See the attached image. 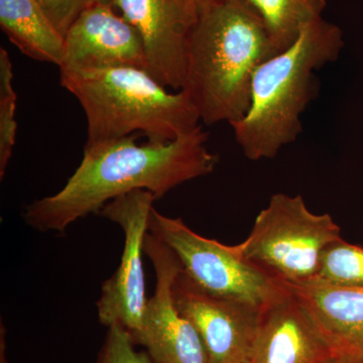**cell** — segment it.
Returning a JSON list of instances; mask_svg holds the SVG:
<instances>
[{
	"mask_svg": "<svg viewBox=\"0 0 363 363\" xmlns=\"http://www.w3.org/2000/svg\"><path fill=\"white\" fill-rule=\"evenodd\" d=\"M136 135L84 145L82 161L63 189L26 206V223L40 233H64L119 196L147 190L159 199L186 182L209 175L218 162L201 125L167 143L138 145Z\"/></svg>",
	"mask_w": 363,
	"mask_h": 363,
	"instance_id": "cell-1",
	"label": "cell"
},
{
	"mask_svg": "<svg viewBox=\"0 0 363 363\" xmlns=\"http://www.w3.org/2000/svg\"><path fill=\"white\" fill-rule=\"evenodd\" d=\"M278 54L245 0H216L197 11L191 26L182 91L203 123H236L250 108L255 71Z\"/></svg>",
	"mask_w": 363,
	"mask_h": 363,
	"instance_id": "cell-2",
	"label": "cell"
},
{
	"mask_svg": "<svg viewBox=\"0 0 363 363\" xmlns=\"http://www.w3.org/2000/svg\"><path fill=\"white\" fill-rule=\"evenodd\" d=\"M343 45L342 30L322 18L303 28L289 49L257 68L250 108L230 124L247 159H274L297 140L303 130L301 117L316 94L315 72L335 61Z\"/></svg>",
	"mask_w": 363,
	"mask_h": 363,
	"instance_id": "cell-3",
	"label": "cell"
},
{
	"mask_svg": "<svg viewBox=\"0 0 363 363\" xmlns=\"http://www.w3.org/2000/svg\"><path fill=\"white\" fill-rule=\"evenodd\" d=\"M60 84L78 100L87 121L86 147L143 133L150 143L173 142L200 126L182 90L172 93L138 68H60Z\"/></svg>",
	"mask_w": 363,
	"mask_h": 363,
	"instance_id": "cell-4",
	"label": "cell"
},
{
	"mask_svg": "<svg viewBox=\"0 0 363 363\" xmlns=\"http://www.w3.org/2000/svg\"><path fill=\"white\" fill-rule=\"evenodd\" d=\"M340 240V227L330 215L313 213L302 196L278 193L235 247L283 283L301 284L316 278L322 253Z\"/></svg>",
	"mask_w": 363,
	"mask_h": 363,
	"instance_id": "cell-5",
	"label": "cell"
},
{
	"mask_svg": "<svg viewBox=\"0 0 363 363\" xmlns=\"http://www.w3.org/2000/svg\"><path fill=\"white\" fill-rule=\"evenodd\" d=\"M149 233L175 252L193 283L215 297L262 311L285 290V283L245 259L235 245L203 238L182 218L164 216L154 208Z\"/></svg>",
	"mask_w": 363,
	"mask_h": 363,
	"instance_id": "cell-6",
	"label": "cell"
},
{
	"mask_svg": "<svg viewBox=\"0 0 363 363\" xmlns=\"http://www.w3.org/2000/svg\"><path fill=\"white\" fill-rule=\"evenodd\" d=\"M156 196L147 190H135L111 200L98 214L121 227L124 247L121 264L105 281L97 302L98 318L104 326L118 324L136 341L142 332L147 310L143 252L149 218Z\"/></svg>",
	"mask_w": 363,
	"mask_h": 363,
	"instance_id": "cell-7",
	"label": "cell"
},
{
	"mask_svg": "<svg viewBox=\"0 0 363 363\" xmlns=\"http://www.w3.org/2000/svg\"><path fill=\"white\" fill-rule=\"evenodd\" d=\"M143 250L152 260L157 283L135 344L147 348L154 363H209L199 334L174 300V281L182 271L180 260L164 241L150 233L145 235Z\"/></svg>",
	"mask_w": 363,
	"mask_h": 363,
	"instance_id": "cell-8",
	"label": "cell"
},
{
	"mask_svg": "<svg viewBox=\"0 0 363 363\" xmlns=\"http://www.w3.org/2000/svg\"><path fill=\"white\" fill-rule=\"evenodd\" d=\"M173 296L199 334L209 363L250 362L262 311L210 295L183 269L174 281Z\"/></svg>",
	"mask_w": 363,
	"mask_h": 363,
	"instance_id": "cell-9",
	"label": "cell"
},
{
	"mask_svg": "<svg viewBox=\"0 0 363 363\" xmlns=\"http://www.w3.org/2000/svg\"><path fill=\"white\" fill-rule=\"evenodd\" d=\"M113 7L140 33L147 73L164 87L182 90L189 32L197 14L182 0H114Z\"/></svg>",
	"mask_w": 363,
	"mask_h": 363,
	"instance_id": "cell-10",
	"label": "cell"
},
{
	"mask_svg": "<svg viewBox=\"0 0 363 363\" xmlns=\"http://www.w3.org/2000/svg\"><path fill=\"white\" fill-rule=\"evenodd\" d=\"M61 67L147 71V61L138 30L113 6L95 4L83 9L66 33Z\"/></svg>",
	"mask_w": 363,
	"mask_h": 363,
	"instance_id": "cell-11",
	"label": "cell"
},
{
	"mask_svg": "<svg viewBox=\"0 0 363 363\" xmlns=\"http://www.w3.org/2000/svg\"><path fill=\"white\" fill-rule=\"evenodd\" d=\"M333 357L309 313L286 285L260 312L248 363H324Z\"/></svg>",
	"mask_w": 363,
	"mask_h": 363,
	"instance_id": "cell-12",
	"label": "cell"
},
{
	"mask_svg": "<svg viewBox=\"0 0 363 363\" xmlns=\"http://www.w3.org/2000/svg\"><path fill=\"white\" fill-rule=\"evenodd\" d=\"M286 285L335 357L363 362V289L341 288L317 279Z\"/></svg>",
	"mask_w": 363,
	"mask_h": 363,
	"instance_id": "cell-13",
	"label": "cell"
},
{
	"mask_svg": "<svg viewBox=\"0 0 363 363\" xmlns=\"http://www.w3.org/2000/svg\"><path fill=\"white\" fill-rule=\"evenodd\" d=\"M0 26L23 55L61 67L65 37L52 25L37 0H0Z\"/></svg>",
	"mask_w": 363,
	"mask_h": 363,
	"instance_id": "cell-14",
	"label": "cell"
},
{
	"mask_svg": "<svg viewBox=\"0 0 363 363\" xmlns=\"http://www.w3.org/2000/svg\"><path fill=\"white\" fill-rule=\"evenodd\" d=\"M266 25L279 52L298 39L303 28L322 18L326 0H245Z\"/></svg>",
	"mask_w": 363,
	"mask_h": 363,
	"instance_id": "cell-15",
	"label": "cell"
},
{
	"mask_svg": "<svg viewBox=\"0 0 363 363\" xmlns=\"http://www.w3.org/2000/svg\"><path fill=\"white\" fill-rule=\"evenodd\" d=\"M317 281L341 288L363 289V248L343 240L322 253Z\"/></svg>",
	"mask_w": 363,
	"mask_h": 363,
	"instance_id": "cell-16",
	"label": "cell"
},
{
	"mask_svg": "<svg viewBox=\"0 0 363 363\" xmlns=\"http://www.w3.org/2000/svg\"><path fill=\"white\" fill-rule=\"evenodd\" d=\"M13 63L9 52L0 48V178L6 175L13 156L18 123L16 121V95L13 88Z\"/></svg>",
	"mask_w": 363,
	"mask_h": 363,
	"instance_id": "cell-17",
	"label": "cell"
},
{
	"mask_svg": "<svg viewBox=\"0 0 363 363\" xmlns=\"http://www.w3.org/2000/svg\"><path fill=\"white\" fill-rule=\"evenodd\" d=\"M135 344L130 332L121 325H111L93 363H154L149 353L136 351Z\"/></svg>",
	"mask_w": 363,
	"mask_h": 363,
	"instance_id": "cell-18",
	"label": "cell"
},
{
	"mask_svg": "<svg viewBox=\"0 0 363 363\" xmlns=\"http://www.w3.org/2000/svg\"><path fill=\"white\" fill-rule=\"evenodd\" d=\"M37 2L64 37L86 6L85 0H37Z\"/></svg>",
	"mask_w": 363,
	"mask_h": 363,
	"instance_id": "cell-19",
	"label": "cell"
},
{
	"mask_svg": "<svg viewBox=\"0 0 363 363\" xmlns=\"http://www.w3.org/2000/svg\"><path fill=\"white\" fill-rule=\"evenodd\" d=\"M6 327L4 323L0 324V363H9L6 357Z\"/></svg>",
	"mask_w": 363,
	"mask_h": 363,
	"instance_id": "cell-20",
	"label": "cell"
},
{
	"mask_svg": "<svg viewBox=\"0 0 363 363\" xmlns=\"http://www.w3.org/2000/svg\"><path fill=\"white\" fill-rule=\"evenodd\" d=\"M186 6H188L189 9L193 11V13L197 14V11L203 6H207V4H211V2L216 1V0H182Z\"/></svg>",
	"mask_w": 363,
	"mask_h": 363,
	"instance_id": "cell-21",
	"label": "cell"
},
{
	"mask_svg": "<svg viewBox=\"0 0 363 363\" xmlns=\"http://www.w3.org/2000/svg\"><path fill=\"white\" fill-rule=\"evenodd\" d=\"M113 2L114 0H85L86 6H91V4H106V6H113Z\"/></svg>",
	"mask_w": 363,
	"mask_h": 363,
	"instance_id": "cell-22",
	"label": "cell"
},
{
	"mask_svg": "<svg viewBox=\"0 0 363 363\" xmlns=\"http://www.w3.org/2000/svg\"><path fill=\"white\" fill-rule=\"evenodd\" d=\"M324 363H357L353 362V360L348 359V358H344L340 357H331L330 359L327 360L326 362Z\"/></svg>",
	"mask_w": 363,
	"mask_h": 363,
	"instance_id": "cell-23",
	"label": "cell"
},
{
	"mask_svg": "<svg viewBox=\"0 0 363 363\" xmlns=\"http://www.w3.org/2000/svg\"><path fill=\"white\" fill-rule=\"evenodd\" d=\"M359 363H363V362H359Z\"/></svg>",
	"mask_w": 363,
	"mask_h": 363,
	"instance_id": "cell-24",
	"label": "cell"
}]
</instances>
